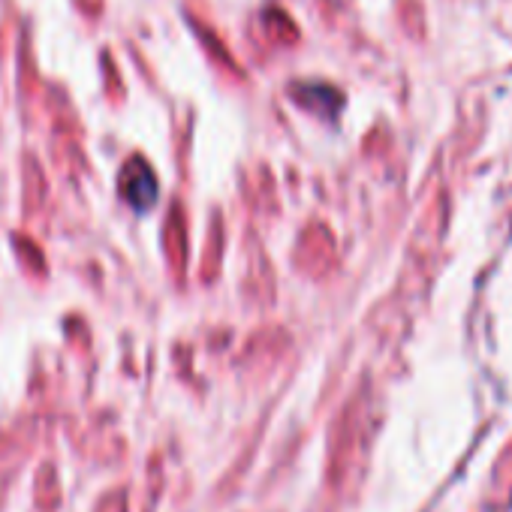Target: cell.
I'll return each instance as SVG.
<instances>
[{
  "instance_id": "obj_1",
  "label": "cell",
  "mask_w": 512,
  "mask_h": 512,
  "mask_svg": "<svg viewBox=\"0 0 512 512\" xmlns=\"http://www.w3.org/2000/svg\"><path fill=\"white\" fill-rule=\"evenodd\" d=\"M121 187H124L127 202H130L133 208H139V211L151 208L154 199H157V181H154L151 169H148L142 160H133V163L127 166V172H124V178H121Z\"/></svg>"
}]
</instances>
